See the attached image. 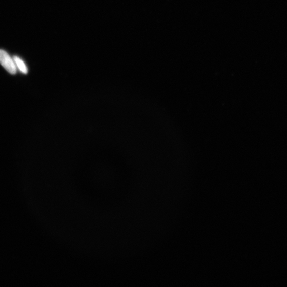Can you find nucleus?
Instances as JSON below:
<instances>
[{"label": "nucleus", "instance_id": "f257e3e1", "mask_svg": "<svg viewBox=\"0 0 287 287\" xmlns=\"http://www.w3.org/2000/svg\"><path fill=\"white\" fill-rule=\"evenodd\" d=\"M0 64L11 75L17 73V67L13 59L4 50H0Z\"/></svg>", "mask_w": 287, "mask_h": 287}, {"label": "nucleus", "instance_id": "f03ea898", "mask_svg": "<svg viewBox=\"0 0 287 287\" xmlns=\"http://www.w3.org/2000/svg\"><path fill=\"white\" fill-rule=\"evenodd\" d=\"M13 59L17 68H18L23 74H27L28 69L24 61L18 56H14Z\"/></svg>", "mask_w": 287, "mask_h": 287}]
</instances>
